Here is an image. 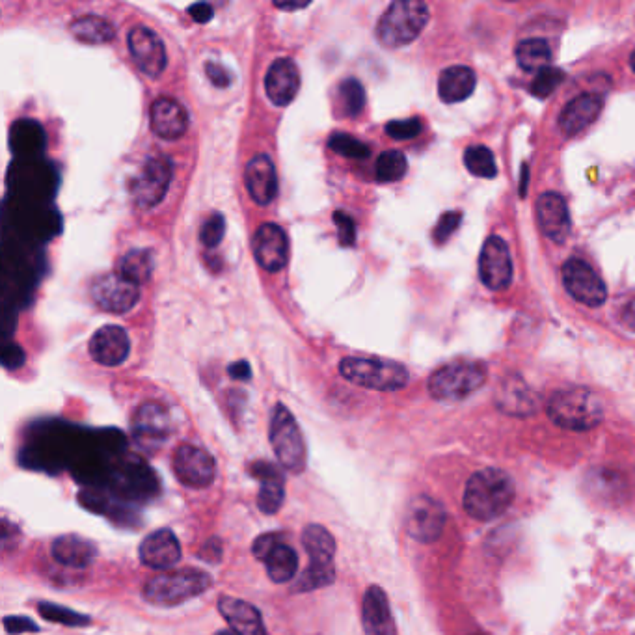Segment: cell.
<instances>
[{
  "instance_id": "cell-4",
  "label": "cell",
  "mask_w": 635,
  "mask_h": 635,
  "mask_svg": "<svg viewBox=\"0 0 635 635\" xmlns=\"http://www.w3.org/2000/svg\"><path fill=\"white\" fill-rule=\"evenodd\" d=\"M548 416L555 425L568 431H591L604 419V406L595 393L585 388H570L552 395Z\"/></svg>"
},
{
  "instance_id": "cell-9",
  "label": "cell",
  "mask_w": 635,
  "mask_h": 635,
  "mask_svg": "<svg viewBox=\"0 0 635 635\" xmlns=\"http://www.w3.org/2000/svg\"><path fill=\"white\" fill-rule=\"evenodd\" d=\"M446 509L442 503L418 496L408 503L405 513L406 533L421 544H431L442 537L446 526Z\"/></svg>"
},
{
  "instance_id": "cell-43",
  "label": "cell",
  "mask_w": 635,
  "mask_h": 635,
  "mask_svg": "<svg viewBox=\"0 0 635 635\" xmlns=\"http://www.w3.org/2000/svg\"><path fill=\"white\" fill-rule=\"evenodd\" d=\"M421 122L418 118H408V120H393L386 125V133L392 136L393 140H412L421 133Z\"/></svg>"
},
{
  "instance_id": "cell-25",
  "label": "cell",
  "mask_w": 635,
  "mask_h": 635,
  "mask_svg": "<svg viewBox=\"0 0 635 635\" xmlns=\"http://www.w3.org/2000/svg\"><path fill=\"white\" fill-rule=\"evenodd\" d=\"M537 218L541 230L554 243H563L570 233V215L567 202L557 192L542 194L537 202Z\"/></svg>"
},
{
  "instance_id": "cell-22",
  "label": "cell",
  "mask_w": 635,
  "mask_h": 635,
  "mask_svg": "<svg viewBox=\"0 0 635 635\" xmlns=\"http://www.w3.org/2000/svg\"><path fill=\"white\" fill-rule=\"evenodd\" d=\"M218 611L239 635H269L259 609L235 596H218Z\"/></svg>"
},
{
  "instance_id": "cell-8",
  "label": "cell",
  "mask_w": 635,
  "mask_h": 635,
  "mask_svg": "<svg viewBox=\"0 0 635 635\" xmlns=\"http://www.w3.org/2000/svg\"><path fill=\"white\" fill-rule=\"evenodd\" d=\"M487 382V367L477 362H455L434 371L429 393L438 401H460Z\"/></svg>"
},
{
  "instance_id": "cell-36",
  "label": "cell",
  "mask_w": 635,
  "mask_h": 635,
  "mask_svg": "<svg viewBox=\"0 0 635 635\" xmlns=\"http://www.w3.org/2000/svg\"><path fill=\"white\" fill-rule=\"evenodd\" d=\"M464 164L473 176L485 177V179L498 176V166H496L494 153L487 146H472V148L466 149Z\"/></svg>"
},
{
  "instance_id": "cell-29",
  "label": "cell",
  "mask_w": 635,
  "mask_h": 635,
  "mask_svg": "<svg viewBox=\"0 0 635 635\" xmlns=\"http://www.w3.org/2000/svg\"><path fill=\"white\" fill-rule=\"evenodd\" d=\"M498 406L513 416H529L537 410V397L524 384V380L511 377L498 390Z\"/></svg>"
},
{
  "instance_id": "cell-34",
  "label": "cell",
  "mask_w": 635,
  "mask_h": 635,
  "mask_svg": "<svg viewBox=\"0 0 635 635\" xmlns=\"http://www.w3.org/2000/svg\"><path fill=\"white\" fill-rule=\"evenodd\" d=\"M120 274L136 285L146 284L153 274V256L149 250H131L120 259Z\"/></svg>"
},
{
  "instance_id": "cell-51",
  "label": "cell",
  "mask_w": 635,
  "mask_h": 635,
  "mask_svg": "<svg viewBox=\"0 0 635 635\" xmlns=\"http://www.w3.org/2000/svg\"><path fill=\"white\" fill-rule=\"evenodd\" d=\"M274 6L278 10H284V12H295V10H304L310 6V2H274Z\"/></svg>"
},
{
  "instance_id": "cell-17",
  "label": "cell",
  "mask_w": 635,
  "mask_h": 635,
  "mask_svg": "<svg viewBox=\"0 0 635 635\" xmlns=\"http://www.w3.org/2000/svg\"><path fill=\"white\" fill-rule=\"evenodd\" d=\"M254 254L265 271H282L289 259V241L285 231L276 224L259 226L254 237Z\"/></svg>"
},
{
  "instance_id": "cell-19",
  "label": "cell",
  "mask_w": 635,
  "mask_h": 635,
  "mask_svg": "<svg viewBox=\"0 0 635 635\" xmlns=\"http://www.w3.org/2000/svg\"><path fill=\"white\" fill-rule=\"evenodd\" d=\"M131 352V339L122 326H101L90 339V356L105 367L122 365Z\"/></svg>"
},
{
  "instance_id": "cell-53",
  "label": "cell",
  "mask_w": 635,
  "mask_h": 635,
  "mask_svg": "<svg viewBox=\"0 0 635 635\" xmlns=\"http://www.w3.org/2000/svg\"><path fill=\"white\" fill-rule=\"evenodd\" d=\"M217 635H239V634H237V632H235L233 628H228V630H220V632H217Z\"/></svg>"
},
{
  "instance_id": "cell-11",
  "label": "cell",
  "mask_w": 635,
  "mask_h": 635,
  "mask_svg": "<svg viewBox=\"0 0 635 635\" xmlns=\"http://www.w3.org/2000/svg\"><path fill=\"white\" fill-rule=\"evenodd\" d=\"M563 282L568 293L589 308H598L606 302L608 289L598 272L583 259H568L563 265Z\"/></svg>"
},
{
  "instance_id": "cell-26",
  "label": "cell",
  "mask_w": 635,
  "mask_h": 635,
  "mask_svg": "<svg viewBox=\"0 0 635 635\" xmlns=\"http://www.w3.org/2000/svg\"><path fill=\"white\" fill-rule=\"evenodd\" d=\"M246 189L257 205H269L278 194V176L274 163L267 155L254 157L244 172Z\"/></svg>"
},
{
  "instance_id": "cell-12",
  "label": "cell",
  "mask_w": 635,
  "mask_h": 635,
  "mask_svg": "<svg viewBox=\"0 0 635 635\" xmlns=\"http://www.w3.org/2000/svg\"><path fill=\"white\" fill-rule=\"evenodd\" d=\"M174 166L168 157H153L144 164L142 172L133 181V200L136 205L151 209L163 202L172 183Z\"/></svg>"
},
{
  "instance_id": "cell-52",
  "label": "cell",
  "mask_w": 635,
  "mask_h": 635,
  "mask_svg": "<svg viewBox=\"0 0 635 635\" xmlns=\"http://www.w3.org/2000/svg\"><path fill=\"white\" fill-rule=\"evenodd\" d=\"M526 185H527V166H524V172H522V196L526 194Z\"/></svg>"
},
{
  "instance_id": "cell-10",
  "label": "cell",
  "mask_w": 635,
  "mask_h": 635,
  "mask_svg": "<svg viewBox=\"0 0 635 635\" xmlns=\"http://www.w3.org/2000/svg\"><path fill=\"white\" fill-rule=\"evenodd\" d=\"M172 464L179 483L194 490L211 487L217 475V462L213 455L190 444L177 447Z\"/></svg>"
},
{
  "instance_id": "cell-31",
  "label": "cell",
  "mask_w": 635,
  "mask_h": 635,
  "mask_svg": "<svg viewBox=\"0 0 635 635\" xmlns=\"http://www.w3.org/2000/svg\"><path fill=\"white\" fill-rule=\"evenodd\" d=\"M267 574L274 583H287L297 576L298 555L282 537L272 544L271 550L263 557Z\"/></svg>"
},
{
  "instance_id": "cell-42",
  "label": "cell",
  "mask_w": 635,
  "mask_h": 635,
  "mask_svg": "<svg viewBox=\"0 0 635 635\" xmlns=\"http://www.w3.org/2000/svg\"><path fill=\"white\" fill-rule=\"evenodd\" d=\"M460 222H462V213L460 211H447V213H444L438 220L436 228H434V243L444 244L449 241V237L459 230Z\"/></svg>"
},
{
  "instance_id": "cell-46",
  "label": "cell",
  "mask_w": 635,
  "mask_h": 635,
  "mask_svg": "<svg viewBox=\"0 0 635 635\" xmlns=\"http://www.w3.org/2000/svg\"><path fill=\"white\" fill-rule=\"evenodd\" d=\"M205 73H207L209 81L213 82V84L218 86V88H226V86H230L231 81L228 71L224 69V66L217 64V62H209V64L205 66Z\"/></svg>"
},
{
  "instance_id": "cell-1",
  "label": "cell",
  "mask_w": 635,
  "mask_h": 635,
  "mask_svg": "<svg viewBox=\"0 0 635 635\" xmlns=\"http://www.w3.org/2000/svg\"><path fill=\"white\" fill-rule=\"evenodd\" d=\"M514 500L513 479L501 470L487 468L473 473L464 490V511L479 522L494 520L505 513Z\"/></svg>"
},
{
  "instance_id": "cell-5",
  "label": "cell",
  "mask_w": 635,
  "mask_h": 635,
  "mask_svg": "<svg viewBox=\"0 0 635 635\" xmlns=\"http://www.w3.org/2000/svg\"><path fill=\"white\" fill-rule=\"evenodd\" d=\"M429 23V6L419 0H397L377 25V38L388 49H399L418 38Z\"/></svg>"
},
{
  "instance_id": "cell-48",
  "label": "cell",
  "mask_w": 635,
  "mask_h": 635,
  "mask_svg": "<svg viewBox=\"0 0 635 635\" xmlns=\"http://www.w3.org/2000/svg\"><path fill=\"white\" fill-rule=\"evenodd\" d=\"M189 14L196 23H209L213 19V8L207 4V2H200V4H194L190 6Z\"/></svg>"
},
{
  "instance_id": "cell-27",
  "label": "cell",
  "mask_w": 635,
  "mask_h": 635,
  "mask_svg": "<svg viewBox=\"0 0 635 635\" xmlns=\"http://www.w3.org/2000/svg\"><path fill=\"white\" fill-rule=\"evenodd\" d=\"M602 99L596 94H581L572 99L559 116V127L567 136L581 133L585 127L595 122L602 112Z\"/></svg>"
},
{
  "instance_id": "cell-32",
  "label": "cell",
  "mask_w": 635,
  "mask_h": 635,
  "mask_svg": "<svg viewBox=\"0 0 635 635\" xmlns=\"http://www.w3.org/2000/svg\"><path fill=\"white\" fill-rule=\"evenodd\" d=\"M69 28L77 40L92 43V45L109 43L116 36V30L109 21L103 17H97V15H84L81 19L73 21Z\"/></svg>"
},
{
  "instance_id": "cell-33",
  "label": "cell",
  "mask_w": 635,
  "mask_h": 635,
  "mask_svg": "<svg viewBox=\"0 0 635 635\" xmlns=\"http://www.w3.org/2000/svg\"><path fill=\"white\" fill-rule=\"evenodd\" d=\"M516 60H518L520 68L539 73L544 68H550L552 49H550L548 41L541 40V38L524 40L516 47Z\"/></svg>"
},
{
  "instance_id": "cell-21",
  "label": "cell",
  "mask_w": 635,
  "mask_h": 635,
  "mask_svg": "<svg viewBox=\"0 0 635 635\" xmlns=\"http://www.w3.org/2000/svg\"><path fill=\"white\" fill-rule=\"evenodd\" d=\"M300 71L289 58H278L272 62L265 77V90L276 107H287L298 94Z\"/></svg>"
},
{
  "instance_id": "cell-20",
  "label": "cell",
  "mask_w": 635,
  "mask_h": 635,
  "mask_svg": "<svg viewBox=\"0 0 635 635\" xmlns=\"http://www.w3.org/2000/svg\"><path fill=\"white\" fill-rule=\"evenodd\" d=\"M138 554L142 565L153 570H168L179 563L181 544L172 529H157L142 541Z\"/></svg>"
},
{
  "instance_id": "cell-16",
  "label": "cell",
  "mask_w": 635,
  "mask_h": 635,
  "mask_svg": "<svg viewBox=\"0 0 635 635\" xmlns=\"http://www.w3.org/2000/svg\"><path fill=\"white\" fill-rule=\"evenodd\" d=\"M136 442L144 449H155L166 442L172 431L170 416L166 408L157 403H146L136 410L133 419Z\"/></svg>"
},
{
  "instance_id": "cell-39",
  "label": "cell",
  "mask_w": 635,
  "mask_h": 635,
  "mask_svg": "<svg viewBox=\"0 0 635 635\" xmlns=\"http://www.w3.org/2000/svg\"><path fill=\"white\" fill-rule=\"evenodd\" d=\"M328 148L336 151L338 155H343L347 159H367L369 157V146L362 140L354 138L349 133H334L328 138Z\"/></svg>"
},
{
  "instance_id": "cell-41",
  "label": "cell",
  "mask_w": 635,
  "mask_h": 635,
  "mask_svg": "<svg viewBox=\"0 0 635 635\" xmlns=\"http://www.w3.org/2000/svg\"><path fill=\"white\" fill-rule=\"evenodd\" d=\"M224 233H226V218L222 217L220 213H213L211 217L205 220L202 231H200V237H202V243L207 248H217L218 244L222 243V239H224Z\"/></svg>"
},
{
  "instance_id": "cell-14",
  "label": "cell",
  "mask_w": 635,
  "mask_h": 635,
  "mask_svg": "<svg viewBox=\"0 0 635 635\" xmlns=\"http://www.w3.org/2000/svg\"><path fill=\"white\" fill-rule=\"evenodd\" d=\"M479 276L492 291H503L513 282L511 252L501 237L492 235L483 246L479 256Z\"/></svg>"
},
{
  "instance_id": "cell-2",
  "label": "cell",
  "mask_w": 635,
  "mask_h": 635,
  "mask_svg": "<svg viewBox=\"0 0 635 635\" xmlns=\"http://www.w3.org/2000/svg\"><path fill=\"white\" fill-rule=\"evenodd\" d=\"M302 546L310 557V565L295 583L298 593H310L328 587L336 581V539L319 524H310L302 531Z\"/></svg>"
},
{
  "instance_id": "cell-47",
  "label": "cell",
  "mask_w": 635,
  "mask_h": 635,
  "mask_svg": "<svg viewBox=\"0 0 635 635\" xmlns=\"http://www.w3.org/2000/svg\"><path fill=\"white\" fill-rule=\"evenodd\" d=\"M200 557L207 563H218L222 559V542L218 539L205 542L200 550Z\"/></svg>"
},
{
  "instance_id": "cell-13",
  "label": "cell",
  "mask_w": 635,
  "mask_h": 635,
  "mask_svg": "<svg viewBox=\"0 0 635 635\" xmlns=\"http://www.w3.org/2000/svg\"><path fill=\"white\" fill-rule=\"evenodd\" d=\"M92 298L101 310L127 313L138 304L140 285L127 280L120 272H112L95 280V284L92 285Z\"/></svg>"
},
{
  "instance_id": "cell-45",
  "label": "cell",
  "mask_w": 635,
  "mask_h": 635,
  "mask_svg": "<svg viewBox=\"0 0 635 635\" xmlns=\"http://www.w3.org/2000/svg\"><path fill=\"white\" fill-rule=\"evenodd\" d=\"M4 628L6 632L12 635L27 634V632H40V626L28 617H6L4 619Z\"/></svg>"
},
{
  "instance_id": "cell-3",
  "label": "cell",
  "mask_w": 635,
  "mask_h": 635,
  "mask_svg": "<svg viewBox=\"0 0 635 635\" xmlns=\"http://www.w3.org/2000/svg\"><path fill=\"white\" fill-rule=\"evenodd\" d=\"M211 585H213L211 574L198 568H179V570L164 572L146 581L142 595L144 600L153 606L174 608L179 604H185L187 600L203 595Z\"/></svg>"
},
{
  "instance_id": "cell-23",
  "label": "cell",
  "mask_w": 635,
  "mask_h": 635,
  "mask_svg": "<svg viewBox=\"0 0 635 635\" xmlns=\"http://www.w3.org/2000/svg\"><path fill=\"white\" fill-rule=\"evenodd\" d=\"M252 475L259 479L261 487L257 494V507L265 514H276L285 500V475L272 462H256L252 466Z\"/></svg>"
},
{
  "instance_id": "cell-15",
  "label": "cell",
  "mask_w": 635,
  "mask_h": 635,
  "mask_svg": "<svg viewBox=\"0 0 635 635\" xmlns=\"http://www.w3.org/2000/svg\"><path fill=\"white\" fill-rule=\"evenodd\" d=\"M129 51L135 60L136 66L146 73L151 79H157L166 69V49L159 34H155L151 28L135 27L129 32Z\"/></svg>"
},
{
  "instance_id": "cell-38",
  "label": "cell",
  "mask_w": 635,
  "mask_h": 635,
  "mask_svg": "<svg viewBox=\"0 0 635 635\" xmlns=\"http://www.w3.org/2000/svg\"><path fill=\"white\" fill-rule=\"evenodd\" d=\"M38 613L45 621L56 622V624H62V626L82 628V626H90L92 624V619L88 615L77 613V611L66 608V606H56V604H51V602H41L40 606H38Z\"/></svg>"
},
{
  "instance_id": "cell-37",
  "label": "cell",
  "mask_w": 635,
  "mask_h": 635,
  "mask_svg": "<svg viewBox=\"0 0 635 635\" xmlns=\"http://www.w3.org/2000/svg\"><path fill=\"white\" fill-rule=\"evenodd\" d=\"M406 168H408V163H406L405 153H401L397 149H390V151H384L380 155L375 174L382 183H393V181H399L405 177Z\"/></svg>"
},
{
  "instance_id": "cell-40",
  "label": "cell",
  "mask_w": 635,
  "mask_h": 635,
  "mask_svg": "<svg viewBox=\"0 0 635 635\" xmlns=\"http://www.w3.org/2000/svg\"><path fill=\"white\" fill-rule=\"evenodd\" d=\"M565 79V73L559 68H544L537 73V77L531 82V94L539 99L544 97H550L554 94L555 88L563 82Z\"/></svg>"
},
{
  "instance_id": "cell-30",
  "label": "cell",
  "mask_w": 635,
  "mask_h": 635,
  "mask_svg": "<svg viewBox=\"0 0 635 635\" xmlns=\"http://www.w3.org/2000/svg\"><path fill=\"white\" fill-rule=\"evenodd\" d=\"M475 84H477V77L473 69L466 66H453L442 71L438 79V95L444 103H460L473 94Z\"/></svg>"
},
{
  "instance_id": "cell-28",
  "label": "cell",
  "mask_w": 635,
  "mask_h": 635,
  "mask_svg": "<svg viewBox=\"0 0 635 635\" xmlns=\"http://www.w3.org/2000/svg\"><path fill=\"white\" fill-rule=\"evenodd\" d=\"M51 554L60 565L68 568H88L97 559V546L81 535H62L53 542Z\"/></svg>"
},
{
  "instance_id": "cell-6",
  "label": "cell",
  "mask_w": 635,
  "mask_h": 635,
  "mask_svg": "<svg viewBox=\"0 0 635 635\" xmlns=\"http://www.w3.org/2000/svg\"><path fill=\"white\" fill-rule=\"evenodd\" d=\"M339 373L343 379L356 386H362L375 392H397L403 390L410 375L405 365L384 358H345L339 364Z\"/></svg>"
},
{
  "instance_id": "cell-7",
  "label": "cell",
  "mask_w": 635,
  "mask_h": 635,
  "mask_svg": "<svg viewBox=\"0 0 635 635\" xmlns=\"http://www.w3.org/2000/svg\"><path fill=\"white\" fill-rule=\"evenodd\" d=\"M271 444L282 468L291 473L306 470L308 453L297 419L284 405L274 406L271 418Z\"/></svg>"
},
{
  "instance_id": "cell-35",
  "label": "cell",
  "mask_w": 635,
  "mask_h": 635,
  "mask_svg": "<svg viewBox=\"0 0 635 635\" xmlns=\"http://www.w3.org/2000/svg\"><path fill=\"white\" fill-rule=\"evenodd\" d=\"M338 105L343 116L358 118L365 107V90L362 82L356 79H347L339 84Z\"/></svg>"
},
{
  "instance_id": "cell-44",
  "label": "cell",
  "mask_w": 635,
  "mask_h": 635,
  "mask_svg": "<svg viewBox=\"0 0 635 635\" xmlns=\"http://www.w3.org/2000/svg\"><path fill=\"white\" fill-rule=\"evenodd\" d=\"M334 222L338 226L339 243L341 246H352L356 243V224L347 213H334Z\"/></svg>"
},
{
  "instance_id": "cell-24",
  "label": "cell",
  "mask_w": 635,
  "mask_h": 635,
  "mask_svg": "<svg viewBox=\"0 0 635 635\" xmlns=\"http://www.w3.org/2000/svg\"><path fill=\"white\" fill-rule=\"evenodd\" d=\"M362 624L367 635H397L390 600L379 585H371L365 591Z\"/></svg>"
},
{
  "instance_id": "cell-49",
  "label": "cell",
  "mask_w": 635,
  "mask_h": 635,
  "mask_svg": "<svg viewBox=\"0 0 635 635\" xmlns=\"http://www.w3.org/2000/svg\"><path fill=\"white\" fill-rule=\"evenodd\" d=\"M228 373H230L233 379L248 380L252 377V369H250L248 362H237V364H231L230 369H228Z\"/></svg>"
},
{
  "instance_id": "cell-54",
  "label": "cell",
  "mask_w": 635,
  "mask_h": 635,
  "mask_svg": "<svg viewBox=\"0 0 635 635\" xmlns=\"http://www.w3.org/2000/svg\"><path fill=\"white\" fill-rule=\"evenodd\" d=\"M630 66H632V69L635 71V51L632 53V58H630Z\"/></svg>"
},
{
  "instance_id": "cell-18",
  "label": "cell",
  "mask_w": 635,
  "mask_h": 635,
  "mask_svg": "<svg viewBox=\"0 0 635 635\" xmlns=\"http://www.w3.org/2000/svg\"><path fill=\"white\" fill-rule=\"evenodd\" d=\"M151 131L164 140H177L189 129V112L172 97L157 99L149 110Z\"/></svg>"
},
{
  "instance_id": "cell-50",
  "label": "cell",
  "mask_w": 635,
  "mask_h": 635,
  "mask_svg": "<svg viewBox=\"0 0 635 635\" xmlns=\"http://www.w3.org/2000/svg\"><path fill=\"white\" fill-rule=\"evenodd\" d=\"M621 321L622 325L626 326V328H630V330H634L635 332V298L634 300H630V302L624 306Z\"/></svg>"
}]
</instances>
